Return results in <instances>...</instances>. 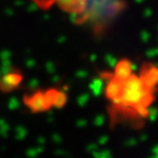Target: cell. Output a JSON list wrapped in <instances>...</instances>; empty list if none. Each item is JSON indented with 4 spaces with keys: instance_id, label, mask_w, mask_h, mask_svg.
Masks as SVG:
<instances>
[{
    "instance_id": "cell-1",
    "label": "cell",
    "mask_w": 158,
    "mask_h": 158,
    "mask_svg": "<svg viewBox=\"0 0 158 158\" xmlns=\"http://www.w3.org/2000/svg\"><path fill=\"white\" fill-rule=\"evenodd\" d=\"M128 62L118 64L115 72L108 79L106 96L114 112L125 118H139L147 114L153 99V90L158 84V70H148L147 75L136 76L131 72Z\"/></svg>"
},
{
    "instance_id": "cell-2",
    "label": "cell",
    "mask_w": 158,
    "mask_h": 158,
    "mask_svg": "<svg viewBox=\"0 0 158 158\" xmlns=\"http://www.w3.org/2000/svg\"><path fill=\"white\" fill-rule=\"evenodd\" d=\"M56 5L77 23L88 25L96 34L106 32L125 8V0H57Z\"/></svg>"
},
{
    "instance_id": "cell-3",
    "label": "cell",
    "mask_w": 158,
    "mask_h": 158,
    "mask_svg": "<svg viewBox=\"0 0 158 158\" xmlns=\"http://www.w3.org/2000/svg\"><path fill=\"white\" fill-rule=\"evenodd\" d=\"M32 1L36 3L39 7L44 8V9H48L49 7H52L56 2V0H32Z\"/></svg>"
}]
</instances>
